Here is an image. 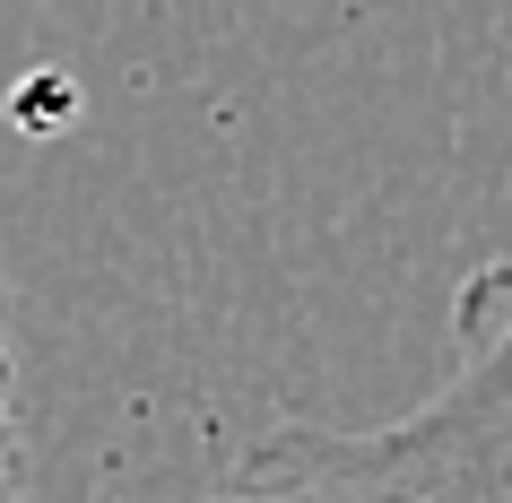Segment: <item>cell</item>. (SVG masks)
Returning <instances> with one entry per match:
<instances>
[{
    "mask_svg": "<svg viewBox=\"0 0 512 503\" xmlns=\"http://www.w3.org/2000/svg\"><path fill=\"white\" fill-rule=\"evenodd\" d=\"M460 373L391 425H278L235 477L313 503H512V261L452 304Z\"/></svg>",
    "mask_w": 512,
    "mask_h": 503,
    "instance_id": "obj_1",
    "label": "cell"
},
{
    "mask_svg": "<svg viewBox=\"0 0 512 503\" xmlns=\"http://www.w3.org/2000/svg\"><path fill=\"white\" fill-rule=\"evenodd\" d=\"M0 503H27V434L9 408V365H0Z\"/></svg>",
    "mask_w": 512,
    "mask_h": 503,
    "instance_id": "obj_2",
    "label": "cell"
},
{
    "mask_svg": "<svg viewBox=\"0 0 512 503\" xmlns=\"http://www.w3.org/2000/svg\"><path fill=\"white\" fill-rule=\"evenodd\" d=\"M209 503H313V495H278V486H252V477H226Z\"/></svg>",
    "mask_w": 512,
    "mask_h": 503,
    "instance_id": "obj_3",
    "label": "cell"
}]
</instances>
